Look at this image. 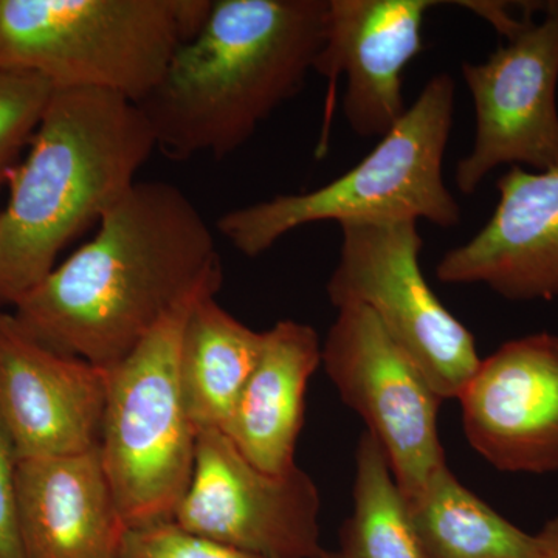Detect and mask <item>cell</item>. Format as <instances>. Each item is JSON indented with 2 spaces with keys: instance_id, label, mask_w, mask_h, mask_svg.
<instances>
[{
  "instance_id": "2e32d148",
  "label": "cell",
  "mask_w": 558,
  "mask_h": 558,
  "mask_svg": "<svg viewBox=\"0 0 558 558\" xmlns=\"http://www.w3.org/2000/svg\"><path fill=\"white\" fill-rule=\"evenodd\" d=\"M322 340L306 323L281 319L263 349L222 433L256 468L282 475L296 465L306 392L322 365Z\"/></svg>"
},
{
  "instance_id": "52a82bcc",
  "label": "cell",
  "mask_w": 558,
  "mask_h": 558,
  "mask_svg": "<svg viewBox=\"0 0 558 558\" xmlns=\"http://www.w3.org/2000/svg\"><path fill=\"white\" fill-rule=\"evenodd\" d=\"M340 258L326 292L336 310L373 312L418 366L440 399H458L478 368L473 333L438 299L422 274L416 220L341 226Z\"/></svg>"
},
{
  "instance_id": "8fae6325",
  "label": "cell",
  "mask_w": 558,
  "mask_h": 558,
  "mask_svg": "<svg viewBox=\"0 0 558 558\" xmlns=\"http://www.w3.org/2000/svg\"><path fill=\"white\" fill-rule=\"evenodd\" d=\"M470 447L506 473L558 472V336L506 341L459 395Z\"/></svg>"
},
{
  "instance_id": "8992f818",
  "label": "cell",
  "mask_w": 558,
  "mask_h": 558,
  "mask_svg": "<svg viewBox=\"0 0 558 558\" xmlns=\"http://www.w3.org/2000/svg\"><path fill=\"white\" fill-rule=\"evenodd\" d=\"M213 282L183 300L109 371L100 454L128 527L172 520L193 476L196 429L183 403L179 352L191 307Z\"/></svg>"
},
{
  "instance_id": "277c9868",
  "label": "cell",
  "mask_w": 558,
  "mask_h": 558,
  "mask_svg": "<svg viewBox=\"0 0 558 558\" xmlns=\"http://www.w3.org/2000/svg\"><path fill=\"white\" fill-rule=\"evenodd\" d=\"M454 112V81L439 73L354 168L306 193L278 194L231 209L216 227L231 247L256 258L290 231L317 222L428 220L440 229L461 222L442 167Z\"/></svg>"
},
{
  "instance_id": "30bf717a",
  "label": "cell",
  "mask_w": 558,
  "mask_h": 558,
  "mask_svg": "<svg viewBox=\"0 0 558 558\" xmlns=\"http://www.w3.org/2000/svg\"><path fill=\"white\" fill-rule=\"evenodd\" d=\"M322 497L300 465L264 472L222 432H202L193 476L172 520L191 532L264 558H323Z\"/></svg>"
},
{
  "instance_id": "ffe728a7",
  "label": "cell",
  "mask_w": 558,
  "mask_h": 558,
  "mask_svg": "<svg viewBox=\"0 0 558 558\" xmlns=\"http://www.w3.org/2000/svg\"><path fill=\"white\" fill-rule=\"evenodd\" d=\"M53 90L36 73L0 70V186L31 143Z\"/></svg>"
},
{
  "instance_id": "7a4b0ae2",
  "label": "cell",
  "mask_w": 558,
  "mask_h": 558,
  "mask_svg": "<svg viewBox=\"0 0 558 558\" xmlns=\"http://www.w3.org/2000/svg\"><path fill=\"white\" fill-rule=\"evenodd\" d=\"M328 0H213L201 31L138 102L170 159H223L295 97L325 40Z\"/></svg>"
},
{
  "instance_id": "9a60e30c",
  "label": "cell",
  "mask_w": 558,
  "mask_h": 558,
  "mask_svg": "<svg viewBox=\"0 0 558 558\" xmlns=\"http://www.w3.org/2000/svg\"><path fill=\"white\" fill-rule=\"evenodd\" d=\"M17 495L25 558H120L130 527L100 447L69 457L21 459Z\"/></svg>"
},
{
  "instance_id": "603a6c76",
  "label": "cell",
  "mask_w": 558,
  "mask_h": 558,
  "mask_svg": "<svg viewBox=\"0 0 558 558\" xmlns=\"http://www.w3.org/2000/svg\"><path fill=\"white\" fill-rule=\"evenodd\" d=\"M543 532L548 535L550 548H553V557L550 558H558V517L548 521L546 526L543 527Z\"/></svg>"
},
{
  "instance_id": "5b68a950",
  "label": "cell",
  "mask_w": 558,
  "mask_h": 558,
  "mask_svg": "<svg viewBox=\"0 0 558 558\" xmlns=\"http://www.w3.org/2000/svg\"><path fill=\"white\" fill-rule=\"evenodd\" d=\"M213 0H0V70L53 89L110 92L138 105L207 20Z\"/></svg>"
},
{
  "instance_id": "e0dca14e",
  "label": "cell",
  "mask_w": 558,
  "mask_h": 558,
  "mask_svg": "<svg viewBox=\"0 0 558 558\" xmlns=\"http://www.w3.org/2000/svg\"><path fill=\"white\" fill-rule=\"evenodd\" d=\"M264 332L223 310L216 293L191 307L179 352V379L186 414L197 435L223 432L258 362Z\"/></svg>"
},
{
  "instance_id": "d6986e66",
  "label": "cell",
  "mask_w": 558,
  "mask_h": 558,
  "mask_svg": "<svg viewBox=\"0 0 558 558\" xmlns=\"http://www.w3.org/2000/svg\"><path fill=\"white\" fill-rule=\"evenodd\" d=\"M354 508L341 527L347 558H422L409 506L400 494L387 454L368 432L355 450Z\"/></svg>"
},
{
  "instance_id": "44dd1931",
  "label": "cell",
  "mask_w": 558,
  "mask_h": 558,
  "mask_svg": "<svg viewBox=\"0 0 558 558\" xmlns=\"http://www.w3.org/2000/svg\"><path fill=\"white\" fill-rule=\"evenodd\" d=\"M120 558H264L191 532L174 520L130 527Z\"/></svg>"
},
{
  "instance_id": "ac0fdd59",
  "label": "cell",
  "mask_w": 558,
  "mask_h": 558,
  "mask_svg": "<svg viewBox=\"0 0 558 558\" xmlns=\"http://www.w3.org/2000/svg\"><path fill=\"white\" fill-rule=\"evenodd\" d=\"M411 521L422 558H550L542 531L532 535L510 523L444 465L414 501Z\"/></svg>"
},
{
  "instance_id": "9c48e42d",
  "label": "cell",
  "mask_w": 558,
  "mask_h": 558,
  "mask_svg": "<svg viewBox=\"0 0 558 558\" xmlns=\"http://www.w3.org/2000/svg\"><path fill=\"white\" fill-rule=\"evenodd\" d=\"M462 75L476 132L454 170L458 190L470 196L502 165L558 171V0L539 2L486 61L462 65Z\"/></svg>"
},
{
  "instance_id": "5bb4252c",
  "label": "cell",
  "mask_w": 558,
  "mask_h": 558,
  "mask_svg": "<svg viewBox=\"0 0 558 558\" xmlns=\"http://www.w3.org/2000/svg\"><path fill=\"white\" fill-rule=\"evenodd\" d=\"M494 215L436 266L442 284H483L509 301L558 299V171L510 167Z\"/></svg>"
},
{
  "instance_id": "ba28073f",
  "label": "cell",
  "mask_w": 558,
  "mask_h": 558,
  "mask_svg": "<svg viewBox=\"0 0 558 558\" xmlns=\"http://www.w3.org/2000/svg\"><path fill=\"white\" fill-rule=\"evenodd\" d=\"M322 365L387 454L407 505L414 501L447 465L438 429L442 399L366 307L337 310L322 344Z\"/></svg>"
},
{
  "instance_id": "6da1fadb",
  "label": "cell",
  "mask_w": 558,
  "mask_h": 558,
  "mask_svg": "<svg viewBox=\"0 0 558 558\" xmlns=\"http://www.w3.org/2000/svg\"><path fill=\"white\" fill-rule=\"evenodd\" d=\"M215 234L199 208L163 180L135 182L94 240L13 306L33 339L110 369L178 304L222 282Z\"/></svg>"
},
{
  "instance_id": "4fadbf2b",
  "label": "cell",
  "mask_w": 558,
  "mask_h": 558,
  "mask_svg": "<svg viewBox=\"0 0 558 558\" xmlns=\"http://www.w3.org/2000/svg\"><path fill=\"white\" fill-rule=\"evenodd\" d=\"M433 0H328L325 40L314 70L347 76L343 113L360 137H384L407 112L403 72L424 49Z\"/></svg>"
},
{
  "instance_id": "7c38bea8",
  "label": "cell",
  "mask_w": 558,
  "mask_h": 558,
  "mask_svg": "<svg viewBox=\"0 0 558 558\" xmlns=\"http://www.w3.org/2000/svg\"><path fill=\"white\" fill-rule=\"evenodd\" d=\"M109 371L33 339L0 311V418L20 459L100 447Z\"/></svg>"
},
{
  "instance_id": "7402d4cb",
  "label": "cell",
  "mask_w": 558,
  "mask_h": 558,
  "mask_svg": "<svg viewBox=\"0 0 558 558\" xmlns=\"http://www.w3.org/2000/svg\"><path fill=\"white\" fill-rule=\"evenodd\" d=\"M20 454L0 418V558H25L20 527Z\"/></svg>"
},
{
  "instance_id": "3957f363",
  "label": "cell",
  "mask_w": 558,
  "mask_h": 558,
  "mask_svg": "<svg viewBox=\"0 0 558 558\" xmlns=\"http://www.w3.org/2000/svg\"><path fill=\"white\" fill-rule=\"evenodd\" d=\"M28 145L7 175L10 199L0 211V306L35 289L157 149L135 102L90 89H54Z\"/></svg>"
},
{
  "instance_id": "cb8c5ba5",
  "label": "cell",
  "mask_w": 558,
  "mask_h": 558,
  "mask_svg": "<svg viewBox=\"0 0 558 558\" xmlns=\"http://www.w3.org/2000/svg\"><path fill=\"white\" fill-rule=\"evenodd\" d=\"M323 558H347L343 556V554L340 553V550H336V553H326V556Z\"/></svg>"
}]
</instances>
